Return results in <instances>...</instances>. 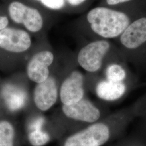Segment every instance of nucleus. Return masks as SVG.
<instances>
[{"label": "nucleus", "mask_w": 146, "mask_h": 146, "mask_svg": "<svg viewBox=\"0 0 146 146\" xmlns=\"http://www.w3.org/2000/svg\"><path fill=\"white\" fill-rule=\"evenodd\" d=\"M135 108H125L109 114L69 136L63 146H103L125 128L135 114Z\"/></svg>", "instance_id": "1"}, {"label": "nucleus", "mask_w": 146, "mask_h": 146, "mask_svg": "<svg viewBox=\"0 0 146 146\" xmlns=\"http://www.w3.org/2000/svg\"><path fill=\"white\" fill-rule=\"evenodd\" d=\"M87 20L92 31L104 40L119 37L131 23L125 13L104 7L91 9Z\"/></svg>", "instance_id": "2"}, {"label": "nucleus", "mask_w": 146, "mask_h": 146, "mask_svg": "<svg viewBox=\"0 0 146 146\" xmlns=\"http://www.w3.org/2000/svg\"><path fill=\"white\" fill-rule=\"evenodd\" d=\"M104 106L84 98L78 102L70 105L62 104L61 114L63 122L76 131L83 129L108 115Z\"/></svg>", "instance_id": "3"}, {"label": "nucleus", "mask_w": 146, "mask_h": 146, "mask_svg": "<svg viewBox=\"0 0 146 146\" xmlns=\"http://www.w3.org/2000/svg\"><path fill=\"white\" fill-rule=\"evenodd\" d=\"M119 60L108 40L101 39L89 42L82 47L77 55L78 65L91 75L100 74L105 65L112 60Z\"/></svg>", "instance_id": "4"}, {"label": "nucleus", "mask_w": 146, "mask_h": 146, "mask_svg": "<svg viewBox=\"0 0 146 146\" xmlns=\"http://www.w3.org/2000/svg\"><path fill=\"white\" fill-rule=\"evenodd\" d=\"M87 90L99 99L107 102H114L122 99L128 92L129 81L113 82L103 78L100 74H86Z\"/></svg>", "instance_id": "5"}, {"label": "nucleus", "mask_w": 146, "mask_h": 146, "mask_svg": "<svg viewBox=\"0 0 146 146\" xmlns=\"http://www.w3.org/2000/svg\"><path fill=\"white\" fill-rule=\"evenodd\" d=\"M86 74L78 69L72 68L64 76L61 82L59 98L62 104H74L86 97L87 91Z\"/></svg>", "instance_id": "6"}, {"label": "nucleus", "mask_w": 146, "mask_h": 146, "mask_svg": "<svg viewBox=\"0 0 146 146\" xmlns=\"http://www.w3.org/2000/svg\"><path fill=\"white\" fill-rule=\"evenodd\" d=\"M61 84L58 78L51 74L46 80L37 84L33 92V100L38 110L46 111L54 106L59 97Z\"/></svg>", "instance_id": "7"}, {"label": "nucleus", "mask_w": 146, "mask_h": 146, "mask_svg": "<svg viewBox=\"0 0 146 146\" xmlns=\"http://www.w3.org/2000/svg\"><path fill=\"white\" fill-rule=\"evenodd\" d=\"M8 11L11 19L16 23L23 24L28 31L35 33L42 29L43 20L36 9L19 2H13L9 6Z\"/></svg>", "instance_id": "8"}, {"label": "nucleus", "mask_w": 146, "mask_h": 146, "mask_svg": "<svg viewBox=\"0 0 146 146\" xmlns=\"http://www.w3.org/2000/svg\"><path fill=\"white\" fill-rule=\"evenodd\" d=\"M122 50L126 52L138 49L146 43V17L130 23L119 37Z\"/></svg>", "instance_id": "9"}, {"label": "nucleus", "mask_w": 146, "mask_h": 146, "mask_svg": "<svg viewBox=\"0 0 146 146\" xmlns=\"http://www.w3.org/2000/svg\"><path fill=\"white\" fill-rule=\"evenodd\" d=\"M54 60V54L49 50L35 54L27 65V73L29 78L36 84L46 80L50 74V67Z\"/></svg>", "instance_id": "10"}, {"label": "nucleus", "mask_w": 146, "mask_h": 146, "mask_svg": "<svg viewBox=\"0 0 146 146\" xmlns=\"http://www.w3.org/2000/svg\"><path fill=\"white\" fill-rule=\"evenodd\" d=\"M31 46V37L26 31L11 28L0 31V48L10 52H22Z\"/></svg>", "instance_id": "11"}, {"label": "nucleus", "mask_w": 146, "mask_h": 146, "mask_svg": "<svg viewBox=\"0 0 146 146\" xmlns=\"http://www.w3.org/2000/svg\"><path fill=\"white\" fill-rule=\"evenodd\" d=\"M100 74L104 79L113 82L129 81L128 72L119 60H112L107 63Z\"/></svg>", "instance_id": "12"}, {"label": "nucleus", "mask_w": 146, "mask_h": 146, "mask_svg": "<svg viewBox=\"0 0 146 146\" xmlns=\"http://www.w3.org/2000/svg\"><path fill=\"white\" fill-rule=\"evenodd\" d=\"M6 104L11 111L20 110L25 104L26 93L21 89L8 85L3 90Z\"/></svg>", "instance_id": "13"}, {"label": "nucleus", "mask_w": 146, "mask_h": 146, "mask_svg": "<svg viewBox=\"0 0 146 146\" xmlns=\"http://www.w3.org/2000/svg\"><path fill=\"white\" fill-rule=\"evenodd\" d=\"M15 131L9 121H0V146H13Z\"/></svg>", "instance_id": "14"}, {"label": "nucleus", "mask_w": 146, "mask_h": 146, "mask_svg": "<svg viewBox=\"0 0 146 146\" xmlns=\"http://www.w3.org/2000/svg\"><path fill=\"white\" fill-rule=\"evenodd\" d=\"M50 140L49 134L43 129L32 130L28 134V140L33 146H43Z\"/></svg>", "instance_id": "15"}, {"label": "nucleus", "mask_w": 146, "mask_h": 146, "mask_svg": "<svg viewBox=\"0 0 146 146\" xmlns=\"http://www.w3.org/2000/svg\"><path fill=\"white\" fill-rule=\"evenodd\" d=\"M43 5L52 9H59L64 5V0H41Z\"/></svg>", "instance_id": "16"}, {"label": "nucleus", "mask_w": 146, "mask_h": 146, "mask_svg": "<svg viewBox=\"0 0 146 146\" xmlns=\"http://www.w3.org/2000/svg\"><path fill=\"white\" fill-rule=\"evenodd\" d=\"M8 23L9 22L7 17L0 16V31L5 28Z\"/></svg>", "instance_id": "17"}, {"label": "nucleus", "mask_w": 146, "mask_h": 146, "mask_svg": "<svg viewBox=\"0 0 146 146\" xmlns=\"http://www.w3.org/2000/svg\"><path fill=\"white\" fill-rule=\"evenodd\" d=\"M131 1V0H106V2L108 5H115L126 3Z\"/></svg>", "instance_id": "18"}, {"label": "nucleus", "mask_w": 146, "mask_h": 146, "mask_svg": "<svg viewBox=\"0 0 146 146\" xmlns=\"http://www.w3.org/2000/svg\"><path fill=\"white\" fill-rule=\"evenodd\" d=\"M67 1L70 5L76 6L83 3L86 0H67Z\"/></svg>", "instance_id": "19"}, {"label": "nucleus", "mask_w": 146, "mask_h": 146, "mask_svg": "<svg viewBox=\"0 0 146 146\" xmlns=\"http://www.w3.org/2000/svg\"><path fill=\"white\" fill-rule=\"evenodd\" d=\"M40 1H41V0H40Z\"/></svg>", "instance_id": "20"}]
</instances>
